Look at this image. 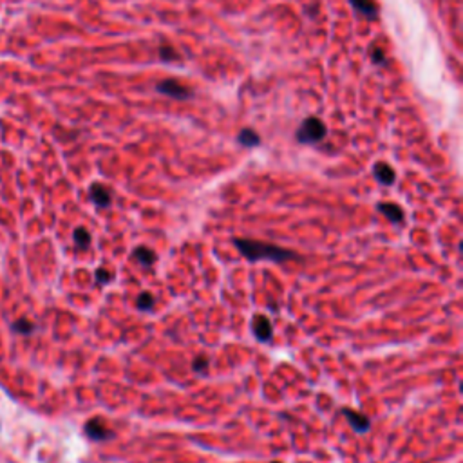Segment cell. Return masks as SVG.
Returning a JSON list of instances; mask_svg holds the SVG:
<instances>
[{
	"instance_id": "obj_6",
	"label": "cell",
	"mask_w": 463,
	"mask_h": 463,
	"mask_svg": "<svg viewBox=\"0 0 463 463\" xmlns=\"http://www.w3.org/2000/svg\"><path fill=\"white\" fill-rule=\"evenodd\" d=\"M89 196H91V199H93L94 205L100 208L110 207V201H113V194H110V190L107 189L106 185H100V183H94V185H91Z\"/></svg>"
},
{
	"instance_id": "obj_2",
	"label": "cell",
	"mask_w": 463,
	"mask_h": 463,
	"mask_svg": "<svg viewBox=\"0 0 463 463\" xmlns=\"http://www.w3.org/2000/svg\"><path fill=\"white\" fill-rule=\"evenodd\" d=\"M328 134L324 122L319 118H306L300 123L299 131H297V139L300 144L310 145V144H319Z\"/></svg>"
},
{
	"instance_id": "obj_18",
	"label": "cell",
	"mask_w": 463,
	"mask_h": 463,
	"mask_svg": "<svg viewBox=\"0 0 463 463\" xmlns=\"http://www.w3.org/2000/svg\"><path fill=\"white\" fill-rule=\"evenodd\" d=\"M114 275L110 274V272H107L106 268H98L96 269V282H100V284H109L110 281H113Z\"/></svg>"
},
{
	"instance_id": "obj_15",
	"label": "cell",
	"mask_w": 463,
	"mask_h": 463,
	"mask_svg": "<svg viewBox=\"0 0 463 463\" xmlns=\"http://www.w3.org/2000/svg\"><path fill=\"white\" fill-rule=\"evenodd\" d=\"M208 364H210V360H208L207 355H199L194 362H192V369H194L196 373H205V371L208 369Z\"/></svg>"
},
{
	"instance_id": "obj_20",
	"label": "cell",
	"mask_w": 463,
	"mask_h": 463,
	"mask_svg": "<svg viewBox=\"0 0 463 463\" xmlns=\"http://www.w3.org/2000/svg\"><path fill=\"white\" fill-rule=\"evenodd\" d=\"M272 463H281V462H272Z\"/></svg>"
},
{
	"instance_id": "obj_11",
	"label": "cell",
	"mask_w": 463,
	"mask_h": 463,
	"mask_svg": "<svg viewBox=\"0 0 463 463\" xmlns=\"http://www.w3.org/2000/svg\"><path fill=\"white\" fill-rule=\"evenodd\" d=\"M373 172H375L376 179H379V182L382 183V185H386V186L393 185V183H395V179H396L395 170H393L388 163H383V161H380V163L375 165Z\"/></svg>"
},
{
	"instance_id": "obj_17",
	"label": "cell",
	"mask_w": 463,
	"mask_h": 463,
	"mask_svg": "<svg viewBox=\"0 0 463 463\" xmlns=\"http://www.w3.org/2000/svg\"><path fill=\"white\" fill-rule=\"evenodd\" d=\"M13 328H15V331L24 333V335H27V333L33 331L34 326H33V322H30V320H17Z\"/></svg>"
},
{
	"instance_id": "obj_5",
	"label": "cell",
	"mask_w": 463,
	"mask_h": 463,
	"mask_svg": "<svg viewBox=\"0 0 463 463\" xmlns=\"http://www.w3.org/2000/svg\"><path fill=\"white\" fill-rule=\"evenodd\" d=\"M252 331L255 335L257 341L268 342L269 338L274 337V326L269 322L268 317L265 315H255L252 320Z\"/></svg>"
},
{
	"instance_id": "obj_7",
	"label": "cell",
	"mask_w": 463,
	"mask_h": 463,
	"mask_svg": "<svg viewBox=\"0 0 463 463\" xmlns=\"http://www.w3.org/2000/svg\"><path fill=\"white\" fill-rule=\"evenodd\" d=\"M342 413H344V417L348 418V421H350V426L353 427V431H357V433H367V431H369L371 420L366 417V414L357 413L353 409H342Z\"/></svg>"
},
{
	"instance_id": "obj_14",
	"label": "cell",
	"mask_w": 463,
	"mask_h": 463,
	"mask_svg": "<svg viewBox=\"0 0 463 463\" xmlns=\"http://www.w3.org/2000/svg\"><path fill=\"white\" fill-rule=\"evenodd\" d=\"M72 237H75V243L78 248H89V244H91V234H89L85 228H76Z\"/></svg>"
},
{
	"instance_id": "obj_13",
	"label": "cell",
	"mask_w": 463,
	"mask_h": 463,
	"mask_svg": "<svg viewBox=\"0 0 463 463\" xmlns=\"http://www.w3.org/2000/svg\"><path fill=\"white\" fill-rule=\"evenodd\" d=\"M154 304H156V299L152 297L151 291L139 293V297L136 299V306H138V310H141V312H151L152 307H154Z\"/></svg>"
},
{
	"instance_id": "obj_3",
	"label": "cell",
	"mask_w": 463,
	"mask_h": 463,
	"mask_svg": "<svg viewBox=\"0 0 463 463\" xmlns=\"http://www.w3.org/2000/svg\"><path fill=\"white\" fill-rule=\"evenodd\" d=\"M158 93L165 94V96L174 98V100H186V98L192 96V91L190 87H186L185 84H182L179 80H174V78H167V80L160 82L156 85Z\"/></svg>"
},
{
	"instance_id": "obj_12",
	"label": "cell",
	"mask_w": 463,
	"mask_h": 463,
	"mask_svg": "<svg viewBox=\"0 0 463 463\" xmlns=\"http://www.w3.org/2000/svg\"><path fill=\"white\" fill-rule=\"evenodd\" d=\"M237 141H239L243 147H257V145L261 144V136L257 134L253 129H243L237 136Z\"/></svg>"
},
{
	"instance_id": "obj_9",
	"label": "cell",
	"mask_w": 463,
	"mask_h": 463,
	"mask_svg": "<svg viewBox=\"0 0 463 463\" xmlns=\"http://www.w3.org/2000/svg\"><path fill=\"white\" fill-rule=\"evenodd\" d=\"M379 212L383 214L388 217L391 223H402L405 217L404 210H402L400 205H396V203H379Z\"/></svg>"
},
{
	"instance_id": "obj_19",
	"label": "cell",
	"mask_w": 463,
	"mask_h": 463,
	"mask_svg": "<svg viewBox=\"0 0 463 463\" xmlns=\"http://www.w3.org/2000/svg\"><path fill=\"white\" fill-rule=\"evenodd\" d=\"M371 56H373V62H375V63H382L383 62V51L380 49V47H375V49H373V53H371Z\"/></svg>"
},
{
	"instance_id": "obj_8",
	"label": "cell",
	"mask_w": 463,
	"mask_h": 463,
	"mask_svg": "<svg viewBox=\"0 0 463 463\" xmlns=\"http://www.w3.org/2000/svg\"><path fill=\"white\" fill-rule=\"evenodd\" d=\"M350 2L360 15H364L369 20H375L379 17V4L375 0H350Z\"/></svg>"
},
{
	"instance_id": "obj_4",
	"label": "cell",
	"mask_w": 463,
	"mask_h": 463,
	"mask_svg": "<svg viewBox=\"0 0 463 463\" xmlns=\"http://www.w3.org/2000/svg\"><path fill=\"white\" fill-rule=\"evenodd\" d=\"M85 434L94 442H106V440L114 438V431H110L106 426V421L101 418H93L85 424Z\"/></svg>"
},
{
	"instance_id": "obj_16",
	"label": "cell",
	"mask_w": 463,
	"mask_h": 463,
	"mask_svg": "<svg viewBox=\"0 0 463 463\" xmlns=\"http://www.w3.org/2000/svg\"><path fill=\"white\" fill-rule=\"evenodd\" d=\"M160 58L165 60V62H174V60H177V58H179V56H177V53L172 49V47L163 46L160 49Z\"/></svg>"
},
{
	"instance_id": "obj_10",
	"label": "cell",
	"mask_w": 463,
	"mask_h": 463,
	"mask_svg": "<svg viewBox=\"0 0 463 463\" xmlns=\"http://www.w3.org/2000/svg\"><path fill=\"white\" fill-rule=\"evenodd\" d=\"M132 259H134L136 262H139L144 268H151V266H154L158 257L156 253H154V250H151L148 246H138V248L132 252Z\"/></svg>"
},
{
	"instance_id": "obj_1",
	"label": "cell",
	"mask_w": 463,
	"mask_h": 463,
	"mask_svg": "<svg viewBox=\"0 0 463 463\" xmlns=\"http://www.w3.org/2000/svg\"><path fill=\"white\" fill-rule=\"evenodd\" d=\"M234 244H236V248L241 252V255L246 257L250 262H257V261L284 262V261H291V259H299V255H297L293 250L282 248V246H277V244L259 243V241L243 239V237L234 239Z\"/></svg>"
}]
</instances>
